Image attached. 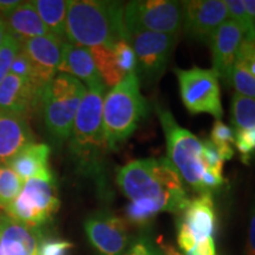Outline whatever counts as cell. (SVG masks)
Masks as SVG:
<instances>
[{
  "mask_svg": "<svg viewBox=\"0 0 255 255\" xmlns=\"http://www.w3.org/2000/svg\"><path fill=\"white\" fill-rule=\"evenodd\" d=\"M117 184L130 200L131 215L143 223L161 212L181 215L190 202L182 177L167 157L130 162L117 173Z\"/></svg>",
  "mask_w": 255,
  "mask_h": 255,
  "instance_id": "obj_1",
  "label": "cell"
},
{
  "mask_svg": "<svg viewBox=\"0 0 255 255\" xmlns=\"http://www.w3.org/2000/svg\"><path fill=\"white\" fill-rule=\"evenodd\" d=\"M105 91L104 84L87 89L69 138V152L78 173L94 180L103 190L108 188L105 159L110 150L103 128Z\"/></svg>",
  "mask_w": 255,
  "mask_h": 255,
  "instance_id": "obj_2",
  "label": "cell"
},
{
  "mask_svg": "<svg viewBox=\"0 0 255 255\" xmlns=\"http://www.w3.org/2000/svg\"><path fill=\"white\" fill-rule=\"evenodd\" d=\"M124 5L120 1L70 0L65 37L70 44L83 47L103 45L113 49L127 39Z\"/></svg>",
  "mask_w": 255,
  "mask_h": 255,
  "instance_id": "obj_3",
  "label": "cell"
},
{
  "mask_svg": "<svg viewBox=\"0 0 255 255\" xmlns=\"http://www.w3.org/2000/svg\"><path fill=\"white\" fill-rule=\"evenodd\" d=\"M148 110L138 76L128 73L103 101V128L110 150H116L136 131Z\"/></svg>",
  "mask_w": 255,
  "mask_h": 255,
  "instance_id": "obj_4",
  "label": "cell"
},
{
  "mask_svg": "<svg viewBox=\"0 0 255 255\" xmlns=\"http://www.w3.org/2000/svg\"><path fill=\"white\" fill-rule=\"evenodd\" d=\"M87 92L77 78L57 73L40 95L41 113L47 131L58 142L70 138L76 115Z\"/></svg>",
  "mask_w": 255,
  "mask_h": 255,
  "instance_id": "obj_5",
  "label": "cell"
},
{
  "mask_svg": "<svg viewBox=\"0 0 255 255\" xmlns=\"http://www.w3.org/2000/svg\"><path fill=\"white\" fill-rule=\"evenodd\" d=\"M155 109L167 142V158L188 186L197 194H203L201 180L206 167L202 159V142L189 130L178 126L168 109L161 105H156Z\"/></svg>",
  "mask_w": 255,
  "mask_h": 255,
  "instance_id": "obj_6",
  "label": "cell"
},
{
  "mask_svg": "<svg viewBox=\"0 0 255 255\" xmlns=\"http://www.w3.org/2000/svg\"><path fill=\"white\" fill-rule=\"evenodd\" d=\"M128 34L133 32H156L178 34L182 30V1L173 0H135L124 6Z\"/></svg>",
  "mask_w": 255,
  "mask_h": 255,
  "instance_id": "obj_7",
  "label": "cell"
},
{
  "mask_svg": "<svg viewBox=\"0 0 255 255\" xmlns=\"http://www.w3.org/2000/svg\"><path fill=\"white\" fill-rule=\"evenodd\" d=\"M184 107L190 114H209L221 121L223 109L220 94L219 75L214 69L197 66L184 70L175 69Z\"/></svg>",
  "mask_w": 255,
  "mask_h": 255,
  "instance_id": "obj_8",
  "label": "cell"
},
{
  "mask_svg": "<svg viewBox=\"0 0 255 255\" xmlns=\"http://www.w3.org/2000/svg\"><path fill=\"white\" fill-rule=\"evenodd\" d=\"M59 206L55 181L32 178L24 183L21 193L5 212L15 221L38 228L50 221Z\"/></svg>",
  "mask_w": 255,
  "mask_h": 255,
  "instance_id": "obj_9",
  "label": "cell"
},
{
  "mask_svg": "<svg viewBox=\"0 0 255 255\" xmlns=\"http://www.w3.org/2000/svg\"><path fill=\"white\" fill-rule=\"evenodd\" d=\"M136 56V73L139 81L155 82L163 75L169 64L177 34H164L156 32H133L128 34Z\"/></svg>",
  "mask_w": 255,
  "mask_h": 255,
  "instance_id": "obj_10",
  "label": "cell"
},
{
  "mask_svg": "<svg viewBox=\"0 0 255 255\" xmlns=\"http://www.w3.org/2000/svg\"><path fill=\"white\" fill-rule=\"evenodd\" d=\"M85 233L98 255H124L130 244L127 222L114 213L98 212L84 223Z\"/></svg>",
  "mask_w": 255,
  "mask_h": 255,
  "instance_id": "obj_11",
  "label": "cell"
},
{
  "mask_svg": "<svg viewBox=\"0 0 255 255\" xmlns=\"http://www.w3.org/2000/svg\"><path fill=\"white\" fill-rule=\"evenodd\" d=\"M182 28L201 43H208L216 28L229 19L225 0H188L182 1Z\"/></svg>",
  "mask_w": 255,
  "mask_h": 255,
  "instance_id": "obj_12",
  "label": "cell"
},
{
  "mask_svg": "<svg viewBox=\"0 0 255 255\" xmlns=\"http://www.w3.org/2000/svg\"><path fill=\"white\" fill-rule=\"evenodd\" d=\"M64 41L53 34L31 38L21 43V51L33 66L34 78L41 89L58 73Z\"/></svg>",
  "mask_w": 255,
  "mask_h": 255,
  "instance_id": "obj_13",
  "label": "cell"
},
{
  "mask_svg": "<svg viewBox=\"0 0 255 255\" xmlns=\"http://www.w3.org/2000/svg\"><path fill=\"white\" fill-rule=\"evenodd\" d=\"M244 39L241 28L228 19L216 28L208 40L213 57V69L226 84H228L229 76L237 63L239 47Z\"/></svg>",
  "mask_w": 255,
  "mask_h": 255,
  "instance_id": "obj_14",
  "label": "cell"
},
{
  "mask_svg": "<svg viewBox=\"0 0 255 255\" xmlns=\"http://www.w3.org/2000/svg\"><path fill=\"white\" fill-rule=\"evenodd\" d=\"M41 241L43 237L39 229L2 215L0 220V255H38Z\"/></svg>",
  "mask_w": 255,
  "mask_h": 255,
  "instance_id": "obj_15",
  "label": "cell"
},
{
  "mask_svg": "<svg viewBox=\"0 0 255 255\" xmlns=\"http://www.w3.org/2000/svg\"><path fill=\"white\" fill-rule=\"evenodd\" d=\"M32 143L34 135L26 117L0 110V163L7 165Z\"/></svg>",
  "mask_w": 255,
  "mask_h": 255,
  "instance_id": "obj_16",
  "label": "cell"
},
{
  "mask_svg": "<svg viewBox=\"0 0 255 255\" xmlns=\"http://www.w3.org/2000/svg\"><path fill=\"white\" fill-rule=\"evenodd\" d=\"M41 92L33 83L8 73L0 83V110L27 117L40 102Z\"/></svg>",
  "mask_w": 255,
  "mask_h": 255,
  "instance_id": "obj_17",
  "label": "cell"
},
{
  "mask_svg": "<svg viewBox=\"0 0 255 255\" xmlns=\"http://www.w3.org/2000/svg\"><path fill=\"white\" fill-rule=\"evenodd\" d=\"M58 73L77 78L87 89L104 84L88 47L64 43Z\"/></svg>",
  "mask_w": 255,
  "mask_h": 255,
  "instance_id": "obj_18",
  "label": "cell"
},
{
  "mask_svg": "<svg viewBox=\"0 0 255 255\" xmlns=\"http://www.w3.org/2000/svg\"><path fill=\"white\" fill-rule=\"evenodd\" d=\"M50 146L44 143H32L21 150L7 164L25 183L32 178L53 180L49 165Z\"/></svg>",
  "mask_w": 255,
  "mask_h": 255,
  "instance_id": "obj_19",
  "label": "cell"
},
{
  "mask_svg": "<svg viewBox=\"0 0 255 255\" xmlns=\"http://www.w3.org/2000/svg\"><path fill=\"white\" fill-rule=\"evenodd\" d=\"M180 219L190 229L196 244L203 239L213 238L215 229V210L212 194H199L195 199L190 200Z\"/></svg>",
  "mask_w": 255,
  "mask_h": 255,
  "instance_id": "obj_20",
  "label": "cell"
},
{
  "mask_svg": "<svg viewBox=\"0 0 255 255\" xmlns=\"http://www.w3.org/2000/svg\"><path fill=\"white\" fill-rule=\"evenodd\" d=\"M7 33L20 43L31 38L51 34L38 15L32 2H20L11 13L6 14Z\"/></svg>",
  "mask_w": 255,
  "mask_h": 255,
  "instance_id": "obj_21",
  "label": "cell"
},
{
  "mask_svg": "<svg viewBox=\"0 0 255 255\" xmlns=\"http://www.w3.org/2000/svg\"><path fill=\"white\" fill-rule=\"evenodd\" d=\"M31 2L50 33L60 39L65 38L66 14L70 0H34Z\"/></svg>",
  "mask_w": 255,
  "mask_h": 255,
  "instance_id": "obj_22",
  "label": "cell"
},
{
  "mask_svg": "<svg viewBox=\"0 0 255 255\" xmlns=\"http://www.w3.org/2000/svg\"><path fill=\"white\" fill-rule=\"evenodd\" d=\"M88 49L94 58L96 68H97L105 87L111 89L116 87L126 77V75L121 71L117 65L113 49L103 45L88 47Z\"/></svg>",
  "mask_w": 255,
  "mask_h": 255,
  "instance_id": "obj_23",
  "label": "cell"
},
{
  "mask_svg": "<svg viewBox=\"0 0 255 255\" xmlns=\"http://www.w3.org/2000/svg\"><path fill=\"white\" fill-rule=\"evenodd\" d=\"M233 130H247L255 128V100L234 94L231 105Z\"/></svg>",
  "mask_w": 255,
  "mask_h": 255,
  "instance_id": "obj_24",
  "label": "cell"
},
{
  "mask_svg": "<svg viewBox=\"0 0 255 255\" xmlns=\"http://www.w3.org/2000/svg\"><path fill=\"white\" fill-rule=\"evenodd\" d=\"M24 182L7 165H0V208L6 209L21 193Z\"/></svg>",
  "mask_w": 255,
  "mask_h": 255,
  "instance_id": "obj_25",
  "label": "cell"
},
{
  "mask_svg": "<svg viewBox=\"0 0 255 255\" xmlns=\"http://www.w3.org/2000/svg\"><path fill=\"white\" fill-rule=\"evenodd\" d=\"M228 84L235 89L237 94L255 100V77L239 63H235L232 70Z\"/></svg>",
  "mask_w": 255,
  "mask_h": 255,
  "instance_id": "obj_26",
  "label": "cell"
},
{
  "mask_svg": "<svg viewBox=\"0 0 255 255\" xmlns=\"http://www.w3.org/2000/svg\"><path fill=\"white\" fill-rule=\"evenodd\" d=\"M225 2L226 6H227L231 20L234 21L241 28L245 39L255 41L254 24L252 23L250 17H248L244 1L242 0H225Z\"/></svg>",
  "mask_w": 255,
  "mask_h": 255,
  "instance_id": "obj_27",
  "label": "cell"
},
{
  "mask_svg": "<svg viewBox=\"0 0 255 255\" xmlns=\"http://www.w3.org/2000/svg\"><path fill=\"white\" fill-rule=\"evenodd\" d=\"M20 50V41H18L9 33L6 34L2 45L0 46V83L4 81V78L9 73L12 63Z\"/></svg>",
  "mask_w": 255,
  "mask_h": 255,
  "instance_id": "obj_28",
  "label": "cell"
},
{
  "mask_svg": "<svg viewBox=\"0 0 255 255\" xmlns=\"http://www.w3.org/2000/svg\"><path fill=\"white\" fill-rule=\"evenodd\" d=\"M113 51L115 58H116L117 65H119L120 70L124 73V75L127 76L128 73L136 72V56L135 52H133L131 44L129 43V40H120L119 43L115 44Z\"/></svg>",
  "mask_w": 255,
  "mask_h": 255,
  "instance_id": "obj_29",
  "label": "cell"
},
{
  "mask_svg": "<svg viewBox=\"0 0 255 255\" xmlns=\"http://www.w3.org/2000/svg\"><path fill=\"white\" fill-rule=\"evenodd\" d=\"M234 144L240 151L242 159L248 163V159L255 155V128L234 131Z\"/></svg>",
  "mask_w": 255,
  "mask_h": 255,
  "instance_id": "obj_30",
  "label": "cell"
},
{
  "mask_svg": "<svg viewBox=\"0 0 255 255\" xmlns=\"http://www.w3.org/2000/svg\"><path fill=\"white\" fill-rule=\"evenodd\" d=\"M9 73L17 76L19 78L24 79V81L33 83V84H36L40 90H43V89L37 84L36 78H34L33 66H32L30 59H28V57L25 55L21 50L20 52L15 56L13 63H12L11 65V69H9Z\"/></svg>",
  "mask_w": 255,
  "mask_h": 255,
  "instance_id": "obj_31",
  "label": "cell"
},
{
  "mask_svg": "<svg viewBox=\"0 0 255 255\" xmlns=\"http://www.w3.org/2000/svg\"><path fill=\"white\" fill-rule=\"evenodd\" d=\"M210 142L215 145V148L232 145V143H234V131L221 121H215L210 132Z\"/></svg>",
  "mask_w": 255,
  "mask_h": 255,
  "instance_id": "obj_32",
  "label": "cell"
},
{
  "mask_svg": "<svg viewBox=\"0 0 255 255\" xmlns=\"http://www.w3.org/2000/svg\"><path fill=\"white\" fill-rule=\"evenodd\" d=\"M237 63L248 70L255 77V41L242 40L238 51Z\"/></svg>",
  "mask_w": 255,
  "mask_h": 255,
  "instance_id": "obj_33",
  "label": "cell"
},
{
  "mask_svg": "<svg viewBox=\"0 0 255 255\" xmlns=\"http://www.w3.org/2000/svg\"><path fill=\"white\" fill-rule=\"evenodd\" d=\"M72 248L73 245L69 241L47 239L40 242L38 255H68Z\"/></svg>",
  "mask_w": 255,
  "mask_h": 255,
  "instance_id": "obj_34",
  "label": "cell"
},
{
  "mask_svg": "<svg viewBox=\"0 0 255 255\" xmlns=\"http://www.w3.org/2000/svg\"><path fill=\"white\" fill-rule=\"evenodd\" d=\"M124 255H164L158 248H156L150 239L146 237L137 238L129 245Z\"/></svg>",
  "mask_w": 255,
  "mask_h": 255,
  "instance_id": "obj_35",
  "label": "cell"
},
{
  "mask_svg": "<svg viewBox=\"0 0 255 255\" xmlns=\"http://www.w3.org/2000/svg\"><path fill=\"white\" fill-rule=\"evenodd\" d=\"M202 159L206 168L213 169V170L222 173L223 162L225 161L220 157L215 145L209 139L208 141L202 142Z\"/></svg>",
  "mask_w": 255,
  "mask_h": 255,
  "instance_id": "obj_36",
  "label": "cell"
},
{
  "mask_svg": "<svg viewBox=\"0 0 255 255\" xmlns=\"http://www.w3.org/2000/svg\"><path fill=\"white\" fill-rule=\"evenodd\" d=\"M245 254L255 255V200L252 202L250 209V226H248V237Z\"/></svg>",
  "mask_w": 255,
  "mask_h": 255,
  "instance_id": "obj_37",
  "label": "cell"
},
{
  "mask_svg": "<svg viewBox=\"0 0 255 255\" xmlns=\"http://www.w3.org/2000/svg\"><path fill=\"white\" fill-rule=\"evenodd\" d=\"M19 5H20V1L18 0H0V12L8 14Z\"/></svg>",
  "mask_w": 255,
  "mask_h": 255,
  "instance_id": "obj_38",
  "label": "cell"
},
{
  "mask_svg": "<svg viewBox=\"0 0 255 255\" xmlns=\"http://www.w3.org/2000/svg\"><path fill=\"white\" fill-rule=\"evenodd\" d=\"M244 5H245V8H246L248 17H250L252 23L254 24V21H255V0H245Z\"/></svg>",
  "mask_w": 255,
  "mask_h": 255,
  "instance_id": "obj_39",
  "label": "cell"
},
{
  "mask_svg": "<svg viewBox=\"0 0 255 255\" xmlns=\"http://www.w3.org/2000/svg\"><path fill=\"white\" fill-rule=\"evenodd\" d=\"M6 34H7V26H6V21H5V19L0 18V46L2 45V41H4Z\"/></svg>",
  "mask_w": 255,
  "mask_h": 255,
  "instance_id": "obj_40",
  "label": "cell"
},
{
  "mask_svg": "<svg viewBox=\"0 0 255 255\" xmlns=\"http://www.w3.org/2000/svg\"><path fill=\"white\" fill-rule=\"evenodd\" d=\"M254 38H255V21H254Z\"/></svg>",
  "mask_w": 255,
  "mask_h": 255,
  "instance_id": "obj_41",
  "label": "cell"
},
{
  "mask_svg": "<svg viewBox=\"0 0 255 255\" xmlns=\"http://www.w3.org/2000/svg\"><path fill=\"white\" fill-rule=\"evenodd\" d=\"M2 215H4V214H1V213H0V220H1V218H2Z\"/></svg>",
  "mask_w": 255,
  "mask_h": 255,
  "instance_id": "obj_42",
  "label": "cell"
}]
</instances>
